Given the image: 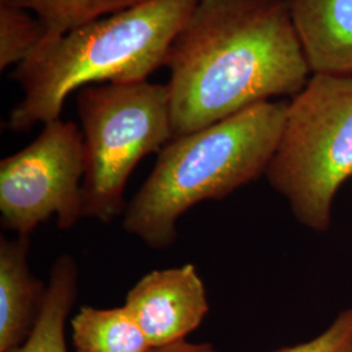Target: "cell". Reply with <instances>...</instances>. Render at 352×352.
<instances>
[{
  "label": "cell",
  "mask_w": 352,
  "mask_h": 352,
  "mask_svg": "<svg viewBox=\"0 0 352 352\" xmlns=\"http://www.w3.org/2000/svg\"><path fill=\"white\" fill-rule=\"evenodd\" d=\"M164 67L173 139L276 97L311 77L287 0H200Z\"/></svg>",
  "instance_id": "6da1fadb"
},
{
  "label": "cell",
  "mask_w": 352,
  "mask_h": 352,
  "mask_svg": "<svg viewBox=\"0 0 352 352\" xmlns=\"http://www.w3.org/2000/svg\"><path fill=\"white\" fill-rule=\"evenodd\" d=\"M200 0H149L43 39L16 67L23 100L7 126L28 132L60 119L64 102L89 85L145 81L164 67L179 30Z\"/></svg>",
  "instance_id": "7a4b0ae2"
},
{
  "label": "cell",
  "mask_w": 352,
  "mask_h": 352,
  "mask_svg": "<svg viewBox=\"0 0 352 352\" xmlns=\"http://www.w3.org/2000/svg\"><path fill=\"white\" fill-rule=\"evenodd\" d=\"M286 113V102H261L171 140L126 205L123 228L154 250L173 245L176 223L192 206L223 200L265 175Z\"/></svg>",
  "instance_id": "3957f363"
},
{
  "label": "cell",
  "mask_w": 352,
  "mask_h": 352,
  "mask_svg": "<svg viewBox=\"0 0 352 352\" xmlns=\"http://www.w3.org/2000/svg\"><path fill=\"white\" fill-rule=\"evenodd\" d=\"M265 176L299 223L329 230L336 195L352 177V75H311L287 103Z\"/></svg>",
  "instance_id": "277c9868"
},
{
  "label": "cell",
  "mask_w": 352,
  "mask_h": 352,
  "mask_svg": "<svg viewBox=\"0 0 352 352\" xmlns=\"http://www.w3.org/2000/svg\"><path fill=\"white\" fill-rule=\"evenodd\" d=\"M84 140L82 213L110 223L126 209L135 167L173 140L167 84L149 80L89 85L76 96Z\"/></svg>",
  "instance_id": "5b68a950"
},
{
  "label": "cell",
  "mask_w": 352,
  "mask_h": 352,
  "mask_svg": "<svg viewBox=\"0 0 352 352\" xmlns=\"http://www.w3.org/2000/svg\"><path fill=\"white\" fill-rule=\"evenodd\" d=\"M84 140L74 122L56 119L37 139L0 162V221L4 230L30 235L56 215L68 231L84 218Z\"/></svg>",
  "instance_id": "8992f818"
},
{
  "label": "cell",
  "mask_w": 352,
  "mask_h": 352,
  "mask_svg": "<svg viewBox=\"0 0 352 352\" xmlns=\"http://www.w3.org/2000/svg\"><path fill=\"white\" fill-rule=\"evenodd\" d=\"M124 305L151 347L186 340L209 312L205 285L192 264L148 273L128 291Z\"/></svg>",
  "instance_id": "52a82bcc"
},
{
  "label": "cell",
  "mask_w": 352,
  "mask_h": 352,
  "mask_svg": "<svg viewBox=\"0 0 352 352\" xmlns=\"http://www.w3.org/2000/svg\"><path fill=\"white\" fill-rule=\"evenodd\" d=\"M311 74L352 75V0H287Z\"/></svg>",
  "instance_id": "ba28073f"
},
{
  "label": "cell",
  "mask_w": 352,
  "mask_h": 352,
  "mask_svg": "<svg viewBox=\"0 0 352 352\" xmlns=\"http://www.w3.org/2000/svg\"><path fill=\"white\" fill-rule=\"evenodd\" d=\"M30 239L0 238V352L21 346L41 315L47 286L29 267Z\"/></svg>",
  "instance_id": "9c48e42d"
},
{
  "label": "cell",
  "mask_w": 352,
  "mask_h": 352,
  "mask_svg": "<svg viewBox=\"0 0 352 352\" xmlns=\"http://www.w3.org/2000/svg\"><path fill=\"white\" fill-rule=\"evenodd\" d=\"M77 265L62 254L51 269L46 298L28 340L8 352H67L65 322L77 296Z\"/></svg>",
  "instance_id": "30bf717a"
},
{
  "label": "cell",
  "mask_w": 352,
  "mask_h": 352,
  "mask_svg": "<svg viewBox=\"0 0 352 352\" xmlns=\"http://www.w3.org/2000/svg\"><path fill=\"white\" fill-rule=\"evenodd\" d=\"M76 352H149L151 346L126 305H84L71 321Z\"/></svg>",
  "instance_id": "8fae6325"
},
{
  "label": "cell",
  "mask_w": 352,
  "mask_h": 352,
  "mask_svg": "<svg viewBox=\"0 0 352 352\" xmlns=\"http://www.w3.org/2000/svg\"><path fill=\"white\" fill-rule=\"evenodd\" d=\"M34 13L46 29V38L60 37L78 26L122 12L149 0H0Z\"/></svg>",
  "instance_id": "7c38bea8"
},
{
  "label": "cell",
  "mask_w": 352,
  "mask_h": 352,
  "mask_svg": "<svg viewBox=\"0 0 352 352\" xmlns=\"http://www.w3.org/2000/svg\"><path fill=\"white\" fill-rule=\"evenodd\" d=\"M46 38L37 16L25 8L0 1V69L19 65Z\"/></svg>",
  "instance_id": "4fadbf2b"
},
{
  "label": "cell",
  "mask_w": 352,
  "mask_h": 352,
  "mask_svg": "<svg viewBox=\"0 0 352 352\" xmlns=\"http://www.w3.org/2000/svg\"><path fill=\"white\" fill-rule=\"evenodd\" d=\"M274 352H352V307L342 311L314 340Z\"/></svg>",
  "instance_id": "5bb4252c"
},
{
  "label": "cell",
  "mask_w": 352,
  "mask_h": 352,
  "mask_svg": "<svg viewBox=\"0 0 352 352\" xmlns=\"http://www.w3.org/2000/svg\"><path fill=\"white\" fill-rule=\"evenodd\" d=\"M149 352H217L212 343H193L188 340H180L173 344H167L162 347H151Z\"/></svg>",
  "instance_id": "9a60e30c"
}]
</instances>
